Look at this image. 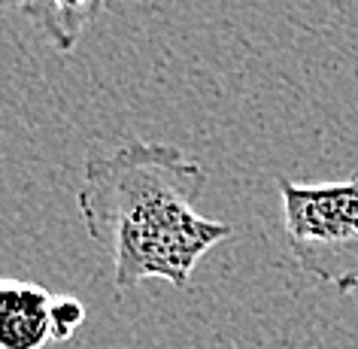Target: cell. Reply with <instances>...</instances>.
Listing matches in <instances>:
<instances>
[{
	"label": "cell",
	"instance_id": "1",
	"mask_svg": "<svg viewBox=\"0 0 358 349\" xmlns=\"http://www.w3.org/2000/svg\"><path fill=\"white\" fill-rule=\"evenodd\" d=\"M207 170L179 146L124 140L85 161L76 192L79 216L113 258L115 292L146 280L185 289L210 249L234 234L228 222L198 213Z\"/></svg>",
	"mask_w": 358,
	"mask_h": 349
},
{
	"label": "cell",
	"instance_id": "2",
	"mask_svg": "<svg viewBox=\"0 0 358 349\" xmlns=\"http://www.w3.org/2000/svg\"><path fill=\"white\" fill-rule=\"evenodd\" d=\"M282 225L303 273L334 285L340 294L358 289V173L337 183L276 180Z\"/></svg>",
	"mask_w": 358,
	"mask_h": 349
},
{
	"label": "cell",
	"instance_id": "3",
	"mask_svg": "<svg viewBox=\"0 0 358 349\" xmlns=\"http://www.w3.org/2000/svg\"><path fill=\"white\" fill-rule=\"evenodd\" d=\"M52 294L46 285L0 276V349H46L52 334Z\"/></svg>",
	"mask_w": 358,
	"mask_h": 349
},
{
	"label": "cell",
	"instance_id": "4",
	"mask_svg": "<svg viewBox=\"0 0 358 349\" xmlns=\"http://www.w3.org/2000/svg\"><path fill=\"white\" fill-rule=\"evenodd\" d=\"M106 0H0V13H22L58 52H73Z\"/></svg>",
	"mask_w": 358,
	"mask_h": 349
},
{
	"label": "cell",
	"instance_id": "5",
	"mask_svg": "<svg viewBox=\"0 0 358 349\" xmlns=\"http://www.w3.org/2000/svg\"><path fill=\"white\" fill-rule=\"evenodd\" d=\"M83 322H85V304L73 298V294H55V301H52V334H55V343H67L83 328Z\"/></svg>",
	"mask_w": 358,
	"mask_h": 349
}]
</instances>
